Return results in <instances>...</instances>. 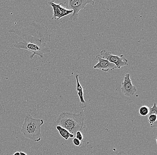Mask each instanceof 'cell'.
I'll return each instance as SVG.
<instances>
[{"label":"cell","mask_w":157,"mask_h":155,"mask_svg":"<svg viewBox=\"0 0 157 155\" xmlns=\"http://www.w3.org/2000/svg\"><path fill=\"white\" fill-rule=\"evenodd\" d=\"M8 31L20 39L13 45L14 48L32 52L29 56L30 60L35 55L44 58V54L51 52L48 46L51 43V34L47 25L33 21L21 29H11Z\"/></svg>","instance_id":"obj_1"},{"label":"cell","mask_w":157,"mask_h":155,"mask_svg":"<svg viewBox=\"0 0 157 155\" xmlns=\"http://www.w3.org/2000/svg\"><path fill=\"white\" fill-rule=\"evenodd\" d=\"M57 123L74 135L77 131L83 130L85 127L82 112L78 114L63 112L59 116Z\"/></svg>","instance_id":"obj_2"},{"label":"cell","mask_w":157,"mask_h":155,"mask_svg":"<svg viewBox=\"0 0 157 155\" xmlns=\"http://www.w3.org/2000/svg\"><path fill=\"white\" fill-rule=\"evenodd\" d=\"M44 124L43 119L34 118L28 114L25 118L21 133L26 139L34 142H39L41 140V126Z\"/></svg>","instance_id":"obj_3"},{"label":"cell","mask_w":157,"mask_h":155,"mask_svg":"<svg viewBox=\"0 0 157 155\" xmlns=\"http://www.w3.org/2000/svg\"><path fill=\"white\" fill-rule=\"evenodd\" d=\"M95 1L92 0H68L66 1L64 4L67 7V9L73 11L72 14L70 16L69 20L75 21L78 19V13L79 11L84 9L87 5H93Z\"/></svg>","instance_id":"obj_4"},{"label":"cell","mask_w":157,"mask_h":155,"mask_svg":"<svg viewBox=\"0 0 157 155\" xmlns=\"http://www.w3.org/2000/svg\"><path fill=\"white\" fill-rule=\"evenodd\" d=\"M100 56L104 59L106 60L116 66L117 68H121L128 65V60L121 55L120 56L113 55L111 52L105 50H102L100 52Z\"/></svg>","instance_id":"obj_5"},{"label":"cell","mask_w":157,"mask_h":155,"mask_svg":"<svg viewBox=\"0 0 157 155\" xmlns=\"http://www.w3.org/2000/svg\"><path fill=\"white\" fill-rule=\"evenodd\" d=\"M48 4L52 7L53 14L52 17V19H56L58 20L64 17L72 14L73 11L67 9L62 6L63 3L56 4L54 1H51L48 2Z\"/></svg>","instance_id":"obj_6"},{"label":"cell","mask_w":157,"mask_h":155,"mask_svg":"<svg viewBox=\"0 0 157 155\" xmlns=\"http://www.w3.org/2000/svg\"><path fill=\"white\" fill-rule=\"evenodd\" d=\"M121 91L124 96L127 97H132L137 92V88L132 85L129 73L124 76L123 81L121 83Z\"/></svg>","instance_id":"obj_7"},{"label":"cell","mask_w":157,"mask_h":155,"mask_svg":"<svg viewBox=\"0 0 157 155\" xmlns=\"http://www.w3.org/2000/svg\"><path fill=\"white\" fill-rule=\"evenodd\" d=\"M96 59L98 60V63L93 67L94 69L107 72L109 71H112L117 68L116 66L106 60L104 59L100 55L96 56Z\"/></svg>","instance_id":"obj_8"},{"label":"cell","mask_w":157,"mask_h":155,"mask_svg":"<svg viewBox=\"0 0 157 155\" xmlns=\"http://www.w3.org/2000/svg\"><path fill=\"white\" fill-rule=\"evenodd\" d=\"M75 78L76 80V91H77V94L78 97H79V106L81 108L86 107L87 104H86V102L83 98V87L79 83V80H78V75L76 74L75 75Z\"/></svg>","instance_id":"obj_9"},{"label":"cell","mask_w":157,"mask_h":155,"mask_svg":"<svg viewBox=\"0 0 157 155\" xmlns=\"http://www.w3.org/2000/svg\"><path fill=\"white\" fill-rule=\"evenodd\" d=\"M56 128L57 130L59 131V134L60 136L65 140H67L69 138H72L74 137V135L70 133L68 130L59 126H57Z\"/></svg>","instance_id":"obj_10"},{"label":"cell","mask_w":157,"mask_h":155,"mask_svg":"<svg viewBox=\"0 0 157 155\" xmlns=\"http://www.w3.org/2000/svg\"><path fill=\"white\" fill-rule=\"evenodd\" d=\"M148 120L151 128H156L157 126V114H148Z\"/></svg>","instance_id":"obj_11"},{"label":"cell","mask_w":157,"mask_h":155,"mask_svg":"<svg viewBox=\"0 0 157 155\" xmlns=\"http://www.w3.org/2000/svg\"><path fill=\"white\" fill-rule=\"evenodd\" d=\"M150 113V108L147 106H143L139 109L138 113L142 116H146L148 115Z\"/></svg>","instance_id":"obj_12"},{"label":"cell","mask_w":157,"mask_h":155,"mask_svg":"<svg viewBox=\"0 0 157 155\" xmlns=\"http://www.w3.org/2000/svg\"><path fill=\"white\" fill-rule=\"evenodd\" d=\"M157 114V107L155 103H154L153 107L150 108L149 114Z\"/></svg>","instance_id":"obj_13"},{"label":"cell","mask_w":157,"mask_h":155,"mask_svg":"<svg viewBox=\"0 0 157 155\" xmlns=\"http://www.w3.org/2000/svg\"><path fill=\"white\" fill-rule=\"evenodd\" d=\"M75 135H76V139L80 140V141L83 140V135H82V133L81 131H78L75 133Z\"/></svg>","instance_id":"obj_14"},{"label":"cell","mask_w":157,"mask_h":155,"mask_svg":"<svg viewBox=\"0 0 157 155\" xmlns=\"http://www.w3.org/2000/svg\"><path fill=\"white\" fill-rule=\"evenodd\" d=\"M73 143L74 145H75V146H78V147H79V146L81 145V141L78 140V139H76V138H74V139H73Z\"/></svg>","instance_id":"obj_15"},{"label":"cell","mask_w":157,"mask_h":155,"mask_svg":"<svg viewBox=\"0 0 157 155\" xmlns=\"http://www.w3.org/2000/svg\"><path fill=\"white\" fill-rule=\"evenodd\" d=\"M117 155H128L126 153H124V151H120L118 153Z\"/></svg>","instance_id":"obj_16"},{"label":"cell","mask_w":157,"mask_h":155,"mask_svg":"<svg viewBox=\"0 0 157 155\" xmlns=\"http://www.w3.org/2000/svg\"><path fill=\"white\" fill-rule=\"evenodd\" d=\"M20 155H27L24 152H20Z\"/></svg>","instance_id":"obj_17"},{"label":"cell","mask_w":157,"mask_h":155,"mask_svg":"<svg viewBox=\"0 0 157 155\" xmlns=\"http://www.w3.org/2000/svg\"><path fill=\"white\" fill-rule=\"evenodd\" d=\"M13 155H20V152H17Z\"/></svg>","instance_id":"obj_18"}]
</instances>
